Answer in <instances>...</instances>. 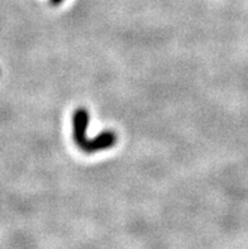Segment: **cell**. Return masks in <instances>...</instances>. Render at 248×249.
Returning a JSON list of instances; mask_svg holds the SVG:
<instances>
[{"label":"cell","instance_id":"6da1fadb","mask_svg":"<svg viewBox=\"0 0 248 249\" xmlns=\"http://www.w3.org/2000/svg\"><path fill=\"white\" fill-rule=\"evenodd\" d=\"M90 114L85 107H77L73 115V137L77 148L86 155H94L95 152L113 148L116 144L118 137L113 130H104L94 139L86 137Z\"/></svg>","mask_w":248,"mask_h":249},{"label":"cell","instance_id":"7a4b0ae2","mask_svg":"<svg viewBox=\"0 0 248 249\" xmlns=\"http://www.w3.org/2000/svg\"><path fill=\"white\" fill-rule=\"evenodd\" d=\"M63 0H50V3L51 5H54V6H57V5H60L61 3H62Z\"/></svg>","mask_w":248,"mask_h":249}]
</instances>
